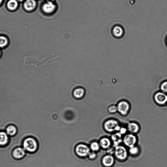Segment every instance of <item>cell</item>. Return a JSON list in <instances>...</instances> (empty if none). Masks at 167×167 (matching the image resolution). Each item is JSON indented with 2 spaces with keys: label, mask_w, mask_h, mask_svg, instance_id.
<instances>
[{
  "label": "cell",
  "mask_w": 167,
  "mask_h": 167,
  "mask_svg": "<svg viewBox=\"0 0 167 167\" xmlns=\"http://www.w3.org/2000/svg\"><path fill=\"white\" fill-rule=\"evenodd\" d=\"M104 128L106 132L113 133L119 132L121 127L117 120L111 119L106 121L104 124Z\"/></svg>",
  "instance_id": "1"
},
{
  "label": "cell",
  "mask_w": 167,
  "mask_h": 167,
  "mask_svg": "<svg viewBox=\"0 0 167 167\" xmlns=\"http://www.w3.org/2000/svg\"><path fill=\"white\" fill-rule=\"evenodd\" d=\"M114 154L117 159L120 161H124L127 159L128 153L124 146L120 145L115 147Z\"/></svg>",
  "instance_id": "2"
},
{
  "label": "cell",
  "mask_w": 167,
  "mask_h": 167,
  "mask_svg": "<svg viewBox=\"0 0 167 167\" xmlns=\"http://www.w3.org/2000/svg\"><path fill=\"white\" fill-rule=\"evenodd\" d=\"M137 140L136 136L134 134L131 133L126 134L123 139L124 144L129 148L136 146Z\"/></svg>",
  "instance_id": "3"
},
{
  "label": "cell",
  "mask_w": 167,
  "mask_h": 167,
  "mask_svg": "<svg viewBox=\"0 0 167 167\" xmlns=\"http://www.w3.org/2000/svg\"><path fill=\"white\" fill-rule=\"evenodd\" d=\"M23 146L25 149L30 152H34L37 148V142L31 138H28L25 140Z\"/></svg>",
  "instance_id": "4"
},
{
  "label": "cell",
  "mask_w": 167,
  "mask_h": 167,
  "mask_svg": "<svg viewBox=\"0 0 167 167\" xmlns=\"http://www.w3.org/2000/svg\"><path fill=\"white\" fill-rule=\"evenodd\" d=\"M118 111L123 115H127L130 109V106L129 103L126 101H122L119 102L117 106Z\"/></svg>",
  "instance_id": "5"
},
{
  "label": "cell",
  "mask_w": 167,
  "mask_h": 167,
  "mask_svg": "<svg viewBox=\"0 0 167 167\" xmlns=\"http://www.w3.org/2000/svg\"><path fill=\"white\" fill-rule=\"evenodd\" d=\"M76 151L78 156L81 157H85L88 155L90 153V149L87 145L80 144L77 146Z\"/></svg>",
  "instance_id": "6"
},
{
  "label": "cell",
  "mask_w": 167,
  "mask_h": 167,
  "mask_svg": "<svg viewBox=\"0 0 167 167\" xmlns=\"http://www.w3.org/2000/svg\"><path fill=\"white\" fill-rule=\"evenodd\" d=\"M114 162V157L111 154H108L104 156L102 158L103 164L107 167H110L113 165Z\"/></svg>",
  "instance_id": "7"
},
{
  "label": "cell",
  "mask_w": 167,
  "mask_h": 167,
  "mask_svg": "<svg viewBox=\"0 0 167 167\" xmlns=\"http://www.w3.org/2000/svg\"><path fill=\"white\" fill-rule=\"evenodd\" d=\"M111 139L115 147L120 145L123 142L122 135L119 132H116L112 135Z\"/></svg>",
  "instance_id": "8"
},
{
  "label": "cell",
  "mask_w": 167,
  "mask_h": 167,
  "mask_svg": "<svg viewBox=\"0 0 167 167\" xmlns=\"http://www.w3.org/2000/svg\"><path fill=\"white\" fill-rule=\"evenodd\" d=\"M156 102L160 105H163L167 102V96L164 93H158L154 97Z\"/></svg>",
  "instance_id": "9"
},
{
  "label": "cell",
  "mask_w": 167,
  "mask_h": 167,
  "mask_svg": "<svg viewBox=\"0 0 167 167\" xmlns=\"http://www.w3.org/2000/svg\"><path fill=\"white\" fill-rule=\"evenodd\" d=\"M56 9V5L52 2H47L45 3L42 7V9L45 13H52Z\"/></svg>",
  "instance_id": "10"
},
{
  "label": "cell",
  "mask_w": 167,
  "mask_h": 167,
  "mask_svg": "<svg viewBox=\"0 0 167 167\" xmlns=\"http://www.w3.org/2000/svg\"><path fill=\"white\" fill-rule=\"evenodd\" d=\"M85 91L81 87H78L75 88L73 91L74 97L77 99H81L84 97Z\"/></svg>",
  "instance_id": "11"
},
{
  "label": "cell",
  "mask_w": 167,
  "mask_h": 167,
  "mask_svg": "<svg viewBox=\"0 0 167 167\" xmlns=\"http://www.w3.org/2000/svg\"><path fill=\"white\" fill-rule=\"evenodd\" d=\"M127 128L128 131L133 134L138 133L140 130L139 125L135 122L129 123Z\"/></svg>",
  "instance_id": "12"
},
{
  "label": "cell",
  "mask_w": 167,
  "mask_h": 167,
  "mask_svg": "<svg viewBox=\"0 0 167 167\" xmlns=\"http://www.w3.org/2000/svg\"><path fill=\"white\" fill-rule=\"evenodd\" d=\"M112 144L111 139L107 137H103L100 141V146L103 149H110Z\"/></svg>",
  "instance_id": "13"
},
{
  "label": "cell",
  "mask_w": 167,
  "mask_h": 167,
  "mask_svg": "<svg viewBox=\"0 0 167 167\" xmlns=\"http://www.w3.org/2000/svg\"><path fill=\"white\" fill-rule=\"evenodd\" d=\"M36 5L35 0H27L24 3L25 9L28 11H31L35 9Z\"/></svg>",
  "instance_id": "14"
},
{
  "label": "cell",
  "mask_w": 167,
  "mask_h": 167,
  "mask_svg": "<svg viewBox=\"0 0 167 167\" xmlns=\"http://www.w3.org/2000/svg\"><path fill=\"white\" fill-rule=\"evenodd\" d=\"M114 35L116 37H120L123 34V28L118 25L114 27L112 30Z\"/></svg>",
  "instance_id": "15"
},
{
  "label": "cell",
  "mask_w": 167,
  "mask_h": 167,
  "mask_svg": "<svg viewBox=\"0 0 167 167\" xmlns=\"http://www.w3.org/2000/svg\"><path fill=\"white\" fill-rule=\"evenodd\" d=\"M25 154L24 149L22 148H18L15 149L13 153L14 156L16 158H20L23 157Z\"/></svg>",
  "instance_id": "16"
},
{
  "label": "cell",
  "mask_w": 167,
  "mask_h": 167,
  "mask_svg": "<svg viewBox=\"0 0 167 167\" xmlns=\"http://www.w3.org/2000/svg\"><path fill=\"white\" fill-rule=\"evenodd\" d=\"M7 7L11 10H14L18 6V3L16 0H10L7 4Z\"/></svg>",
  "instance_id": "17"
},
{
  "label": "cell",
  "mask_w": 167,
  "mask_h": 167,
  "mask_svg": "<svg viewBox=\"0 0 167 167\" xmlns=\"http://www.w3.org/2000/svg\"><path fill=\"white\" fill-rule=\"evenodd\" d=\"M8 137L6 133L3 132H0V145H5L8 142Z\"/></svg>",
  "instance_id": "18"
},
{
  "label": "cell",
  "mask_w": 167,
  "mask_h": 167,
  "mask_svg": "<svg viewBox=\"0 0 167 167\" xmlns=\"http://www.w3.org/2000/svg\"><path fill=\"white\" fill-rule=\"evenodd\" d=\"M8 40L5 36H0V48H4L8 45Z\"/></svg>",
  "instance_id": "19"
},
{
  "label": "cell",
  "mask_w": 167,
  "mask_h": 167,
  "mask_svg": "<svg viewBox=\"0 0 167 167\" xmlns=\"http://www.w3.org/2000/svg\"><path fill=\"white\" fill-rule=\"evenodd\" d=\"M129 153L133 156H136L138 154L139 152V148L135 146L129 148Z\"/></svg>",
  "instance_id": "20"
},
{
  "label": "cell",
  "mask_w": 167,
  "mask_h": 167,
  "mask_svg": "<svg viewBox=\"0 0 167 167\" xmlns=\"http://www.w3.org/2000/svg\"><path fill=\"white\" fill-rule=\"evenodd\" d=\"M6 131L8 134L11 136L14 135L16 132V128L15 127L12 126L8 127Z\"/></svg>",
  "instance_id": "21"
},
{
  "label": "cell",
  "mask_w": 167,
  "mask_h": 167,
  "mask_svg": "<svg viewBox=\"0 0 167 167\" xmlns=\"http://www.w3.org/2000/svg\"><path fill=\"white\" fill-rule=\"evenodd\" d=\"M100 145L97 142H93L90 145V147L93 151H97L100 149Z\"/></svg>",
  "instance_id": "22"
},
{
  "label": "cell",
  "mask_w": 167,
  "mask_h": 167,
  "mask_svg": "<svg viewBox=\"0 0 167 167\" xmlns=\"http://www.w3.org/2000/svg\"><path fill=\"white\" fill-rule=\"evenodd\" d=\"M108 111L111 114H114L118 111L117 107L115 105L110 106L108 108Z\"/></svg>",
  "instance_id": "23"
},
{
  "label": "cell",
  "mask_w": 167,
  "mask_h": 167,
  "mask_svg": "<svg viewBox=\"0 0 167 167\" xmlns=\"http://www.w3.org/2000/svg\"><path fill=\"white\" fill-rule=\"evenodd\" d=\"M161 89L162 91L165 92H167V81L162 84L161 86Z\"/></svg>",
  "instance_id": "24"
},
{
  "label": "cell",
  "mask_w": 167,
  "mask_h": 167,
  "mask_svg": "<svg viewBox=\"0 0 167 167\" xmlns=\"http://www.w3.org/2000/svg\"><path fill=\"white\" fill-rule=\"evenodd\" d=\"M128 131L127 128L121 127L120 130L119 132L122 135L126 134Z\"/></svg>",
  "instance_id": "25"
},
{
  "label": "cell",
  "mask_w": 167,
  "mask_h": 167,
  "mask_svg": "<svg viewBox=\"0 0 167 167\" xmlns=\"http://www.w3.org/2000/svg\"><path fill=\"white\" fill-rule=\"evenodd\" d=\"M89 157L90 159H94L97 157V154L93 152L90 153L89 154Z\"/></svg>",
  "instance_id": "26"
},
{
  "label": "cell",
  "mask_w": 167,
  "mask_h": 167,
  "mask_svg": "<svg viewBox=\"0 0 167 167\" xmlns=\"http://www.w3.org/2000/svg\"><path fill=\"white\" fill-rule=\"evenodd\" d=\"M47 2H52L54 1V0H47Z\"/></svg>",
  "instance_id": "27"
},
{
  "label": "cell",
  "mask_w": 167,
  "mask_h": 167,
  "mask_svg": "<svg viewBox=\"0 0 167 167\" xmlns=\"http://www.w3.org/2000/svg\"><path fill=\"white\" fill-rule=\"evenodd\" d=\"M2 54V51L1 50H0V57H1V56Z\"/></svg>",
  "instance_id": "28"
},
{
  "label": "cell",
  "mask_w": 167,
  "mask_h": 167,
  "mask_svg": "<svg viewBox=\"0 0 167 167\" xmlns=\"http://www.w3.org/2000/svg\"><path fill=\"white\" fill-rule=\"evenodd\" d=\"M2 1L3 0H0V4H1L2 3Z\"/></svg>",
  "instance_id": "29"
},
{
  "label": "cell",
  "mask_w": 167,
  "mask_h": 167,
  "mask_svg": "<svg viewBox=\"0 0 167 167\" xmlns=\"http://www.w3.org/2000/svg\"><path fill=\"white\" fill-rule=\"evenodd\" d=\"M18 1H19V2H22L23 1H24V0H18Z\"/></svg>",
  "instance_id": "30"
},
{
  "label": "cell",
  "mask_w": 167,
  "mask_h": 167,
  "mask_svg": "<svg viewBox=\"0 0 167 167\" xmlns=\"http://www.w3.org/2000/svg\"></svg>",
  "instance_id": "31"
}]
</instances>
